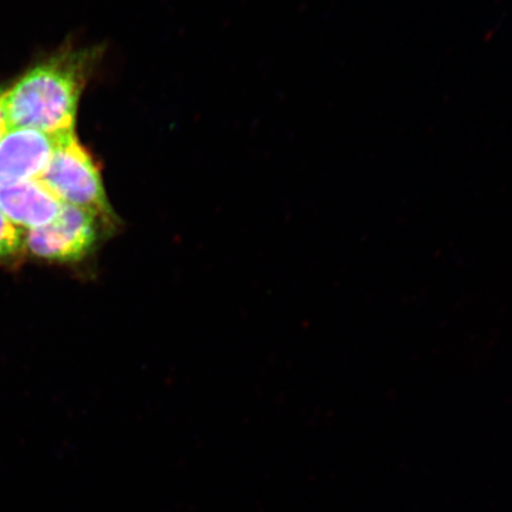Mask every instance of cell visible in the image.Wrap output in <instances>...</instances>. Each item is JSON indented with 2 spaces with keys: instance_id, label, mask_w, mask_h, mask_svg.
<instances>
[{
  "instance_id": "cell-1",
  "label": "cell",
  "mask_w": 512,
  "mask_h": 512,
  "mask_svg": "<svg viewBox=\"0 0 512 512\" xmlns=\"http://www.w3.org/2000/svg\"><path fill=\"white\" fill-rule=\"evenodd\" d=\"M99 49L64 50L4 89L3 111L10 130L49 133L75 130L83 89L100 59Z\"/></svg>"
},
{
  "instance_id": "cell-2",
  "label": "cell",
  "mask_w": 512,
  "mask_h": 512,
  "mask_svg": "<svg viewBox=\"0 0 512 512\" xmlns=\"http://www.w3.org/2000/svg\"><path fill=\"white\" fill-rule=\"evenodd\" d=\"M40 181L63 203L93 215L107 235L119 228L121 222L108 201L100 170L75 132L63 140Z\"/></svg>"
},
{
  "instance_id": "cell-3",
  "label": "cell",
  "mask_w": 512,
  "mask_h": 512,
  "mask_svg": "<svg viewBox=\"0 0 512 512\" xmlns=\"http://www.w3.org/2000/svg\"><path fill=\"white\" fill-rule=\"evenodd\" d=\"M105 235V229L93 215L63 203L55 221L25 230L24 251L56 264H78L95 252Z\"/></svg>"
},
{
  "instance_id": "cell-4",
  "label": "cell",
  "mask_w": 512,
  "mask_h": 512,
  "mask_svg": "<svg viewBox=\"0 0 512 512\" xmlns=\"http://www.w3.org/2000/svg\"><path fill=\"white\" fill-rule=\"evenodd\" d=\"M31 128L10 130L0 143V188L40 179L68 134Z\"/></svg>"
},
{
  "instance_id": "cell-5",
  "label": "cell",
  "mask_w": 512,
  "mask_h": 512,
  "mask_svg": "<svg viewBox=\"0 0 512 512\" xmlns=\"http://www.w3.org/2000/svg\"><path fill=\"white\" fill-rule=\"evenodd\" d=\"M62 206L60 198L40 179L0 188V210L24 232L55 221Z\"/></svg>"
},
{
  "instance_id": "cell-6",
  "label": "cell",
  "mask_w": 512,
  "mask_h": 512,
  "mask_svg": "<svg viewBox=\"0 0 512 512\" xmlns=\"http://www.w3.org/2000/svg\"><path fill=\"white\" fill-rule=\"evenodd\" d=\"M24 251V230L0 210V259L15 258Z\"/></svg>"
},
{
  "instance_id": "cell-7",
  "label": "cell",
  "mask_w": 512,
  "mask_h": 512,
  "mask_svg": "<svg viewBox=\"0 0 512 512\" xmlns=\"http://www.w3.org/2000/svg\"><path fill=\"white\" fill-rule=\"evenodd\" d=\"M3 92L4 89H0V143H2V140L9 132V126L8 123H6L5 114L3 111Z\"/></svg>"
}]
</instances>
